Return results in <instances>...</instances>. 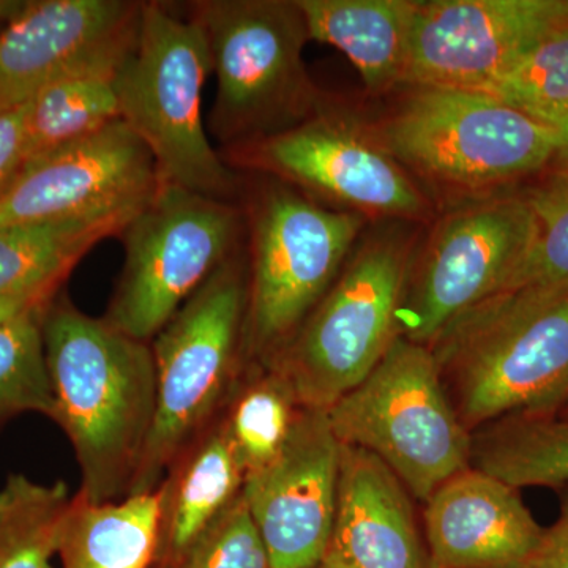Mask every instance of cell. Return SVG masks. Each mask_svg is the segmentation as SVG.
Listing matches in <instances>:
<instances>
[{
  "instance_id": "obj_1",
  "label": "cell",
  "mask_w": 568,
  "mask_h": 568,
  "mask_svg": "<svg viewBox=\"0 0 568 568\" xmlns=\"http://www.w3.org/2000/svg\"><path fill=\"white\" fill-rule=\"evenodd\" d=\"M52 420L69 436L80 463V493L111 503L132 491L156 407L151 343L55 297L43 320Z\"/></svg>"
},
{
  "instance_id": "obj_2",
  "label": "cell",
  "mask_w": 568,
  "mask_h": 568,
  "mask_svg": "<svg viewBox=\"0 0 568 568\" xmlns=\"http://www.w3.org/2000/svg\"><path fill=\"white\" fill-rule=\"evenodd\" d=\"M429 349L470 435L504 417L556 416L568 403V286L491 295Z\"/></svg>"
},
{
  "instance_id": "obj_3",
  "label": "cell",
  "mask_w": 568,
  "mask_h": 568,
  "mask_svg": "<svg viewBox=\"0 0 568 568\" xmlns=\"http://www.w3.org/2000/svg\"><path fill=\"white\" fill-rule=\"evenodd\" d=\"M211 73L203 24L168 3L142 2L136 44L119 74L121 119L151 152L160 182L234 203L241 178L204 126Z\"/></svg>"
},
{
  "instance_id": "obj_4",
  "label": "cell",
  "mask_w": 568,
  "mask_h": 568,
  "mask_svg": "<svg viewBox=\"0 0 568 568\" xmlns=\"http://www.w3.org/2000/svg\"><path fill=\"white\" fill-rule=\"evenodd\" d=\"M369 132L422 181L447 192L487 194L555 162V130L487 92L410 85Z\"/></svg>"
},
{
  "instance_id": "obj_5",
  "label": "cell",
  "mask_w": 568,
  "mask_h": 568,
  "mask_svg": "<svg viewBox=\"0 0 568 568\" xmlns=\"http://www.w3.org/2000/svg\"><path fill=\"white\" fill-rule=\"evenodd\" d=\"M190 11L207 37L216 77L207 125L223 151L294 129L324 106L306 71L297 0H201Z\"/></svg>"
},
{
  "instance_id": "obj_6",
  "label": "cell",
  "mask_w": 568,
  "mask_h": 568,
  "mask_svg": "<svg viewBox=\"0 0 568 568\" xmlns=\"http://www.w3.org/2000/svg\"><path fill=\"white\" fill-rule=\"evenodd\" d=\"M246 304L248 275L237 252L152 339L155 418L130 495L159 488L174 459L233 398L245 354Z\"/></svg>"
},
{
  "instance_id": "obj_7",
  "label": "cell",
  "mask_w": 568,
  "mask_h": 568,
  "mask_svg": "<svg viewBox=\"0 0 568 568\" xmlns=\"http://www.w3.org/2000/svg\"><path fill=\"white\" fill-rule=\"evenodd\" d=\"M264 183L248 203L245 354L268 365L331 290L365 216L324 207L275 179Z\"/></svg>"
},
{
  "instance_id": "obj_8",
  "label": "cell",
  "mask_w": 568,
  "mask_h": 568,
  "mask_svg": "<svg viewBox=\"0 0 568 568\" xmlns=\"http://www.w3.org/2000/svg\"><path fill=\"white\" fill-rule=\"evenodd\" d=\"M414 248L405 234H375L349 254L323 301L267 368L298 406L327 410L368 377L398 338Z\"/></svg>"
},
{
  "instance_id": "obj_9",
  "label": "cell",
  "mask_w": 568,
  "mask_h": 568,
  "mask_svg": "<svg viewBox=\"0 0 568 568\" xmlns=\"http://www.w3.org/2000/svg\"><path fill=\"white\" fill-rule=\"evenodd\" d=\"M327 417L339 444L375 455L424 503L470 466L473 435L448 399L435 355L402 336Z\"/></svg>"
},
{
  "instance_id": "obj_10",
  "label": "cell",
  "mask_w": 568,
  "mask_h": 568,
  "mask_svg": "<svg viewBox=\"0 0 568 568\" xmlns=\"http://www.w3.org/2000/svg\"><path fill=\"white\" fill-rule=\"evenodd\" d=\"M244 212L160 182L121 237V278L104 320L123 334L151 343L223 263L239 252Z\"/></svg>"
},
{
  "instance_id": "obj_11",
  "label": "cell",
  "mask_w": 568,
  "mask_h": 568,
  "mask_svg": "<svg viewBox=\"0 0 568 568\" xmlns=\"http://www.w3.org/2000/svg\"><path fill=\"white\" fill-rule=\"evenodd\" d=\"M536 239L526 196L487 197L448 213L410 267L398 336L432 346L459 316L514 286Z\"/></svg>"
},
{
  "instance_id": "obj_12",
  "label": "cell",
  "mask_w": 568,
  "mask_h": 568,
  "mask_svg": "<svg viewBox=\"0 0 568 568\" xmlns=\"http://www.w3.org/2000/svg\"><path fill=\"white\" fill-rule=\"evenodd\" d=\"M220 153L235 171L263 174L364 216L418 222L432 215L426 194L368 125L325 106L294 129Z\"/></svg>"
},
{
  "instance_id": "obj_13",
  "label": "cell",
  "mask_w": 568,
  "mask_h": 568,
  "mask_svg": "<svg viewBox=\"0 0 568 568\" xmlns=\"http://www.w3.org/2000/svg\"><path fill=\"white\" fill-rule=\"evenodd\" d=\"M564 26L568 0L418 2L407 85L485 92Z\"/></svg>"
},
{
  "instance_id": "obj_14",
  "label": "cell",
  "mask_w": 568,
  "mask_h": 568,
  "mask_svg": "<svg viewBox=\"0 0 568 568\" xmlns=\"http://www.w3.org/2000/svg\"><path fill=\"white\" fill-rule=\"evenodd\" d=\"M159 185L151 152L119 119L26 164L0 196V227L141 211Z\"/></svg>"
},
{
  "instance_id": "obj_15",
  "label": "cell",
  "mask_w": 568,
  "mask_h": 568,
  "mask_svg": "<svg viewBox=\"0 0 568 568\" xmlns=\"http://www.w3.org/2000/svg\"><path fill=\"white\" fill-rule=\"evenodd\" d=\"M339 450L327 410L298 407L278 455L246 474L242 496L271 568H316L334 529Z\"/></svg>"
},
{
  "instance_id": "obj_16",
  "label": "cell",
  "mask_w": 568,
  "mask_h": 568,
  "mask_svg": "<svg viewBox=\"0 0 568 568\" xmlns=\"http://www.w3.org/2000/svg\"><path fill=\"white\" fill-rule=\"evenodd\" d=\"M425 504L433 568H525L544 536L519 489L473 466Z\"/></svg>"
},
{
  "instance_id": "obj_17",
  "label": "cell",
  "mask_w": 568,
  "mask_h": 568,
  "mask_svg": "<svg viewBox=\"0 0 568 568\" xmlns=\"http://www.w3.org/2000/svg\"><path fill=\"white\" fill-rule=\"evenodd\" d=\"M141 2L31 0L0 29V110L31 102L55 78L132 24Z\"/></svg>"
},
{
  "instance_id": "obj_18",
  "label": "cell",
  "mask_w": 568,
  "mask_h": 568,
  "mask_svg": "<svg viewBox=\"0 0 568 568\" xmlns=\"http://www.w3.org/2000/svg\"><path fill=\"white\" fill-rule=\"evenodd\" d=\"M325 568H433L409 491L364 448L339 450L334 529Z\"/></svg>"
},
{
  "instance_id": "obj_19",
  "label": "cell",
  "mask_w": 568,
  "mask_h": 568,
  "mask_svg": "<svg viewBox=\"0 0 568 568\" xmlns=\"http://www.w3.org/2000/svg\"><path fill=\"white\" fill-rule=\"evenodd\" d=\"M138 24L140 14L28 102L26 164L121 119L119 74L136 44Z\"/></svg>"
},
{
  "instance_id": "obj_20",
  "label": "cell",
  "mask_w": 568,
  "mask_h": 568,
  "mask_svg": "<svg viewBox=\"0 0 568 568\" xmlns=\"http://www.w3.org/2000/svg\"><path fill=\"white\" fill-rule=\"evenodd\" d=\"M420 2V0H418ZM416 0H297L310 40L354 63L369 92L407 85Z\"/></svg>"
},
{
  "instance_id": "obj_21",
  "label": "cell",
  "mask_w": 568,
  "mask_h": 568,
  "mask_svg": "<svg viewBox=\"0 0 568 568\" xmlns=\"http://www.w3.org/2000/svg\"><path fill=\"white\" fill-rule=\"evenodd\" d=\"M245 469L223 417L190 444L168 469L160 491L156 558L168 567L242 495Z\"/></svg>"
},
{
  "instance_id": "obj_22",
  "label": "cell",
  "mask_w": 568,
  "mask_h": 568,
  "mask_svg": "<svg viewBox=\"0 0 568 568\" xmlns=\"http://www.w3.org/2000/svg\"><path fill=\"white\" fill-rule=\"evenodd\" d=\"M160 491L91 503L71 499L59 556L63 568H149L159 555Z\"/></svg>"
},
{
  "instance_id": "obj_23",
  "label": "cell",
  "mask_w": 568,
  "mask_h": 568,
  "mask_svg": "<svg viewBox=\"0 0 568 568\" xmlns=\"http://www.w3.org/2000/svg\"><path fill=\"white\" fill-rule=\"evenodd\" d=\"M138 212L0 227V295L61 290L81 257L121 235Z\"/></svg>"
},
{
  "instance_id": "obj_24",
  "label": "cell",
  "mask_w": 568,
  "mask_h": 568,
  "mask_svg": "<svg viewBox=\"0 0 568 568\" xmlns=\"http://www.w3.org/2000/svg\"><path fill=\"white\" fill-rule=\"evenodd\" d=\"M473 435L470 466L510 487H568V418L510 416Z\"/></svg>"
},
{
  "instance_id": "obj_25",
  "label": "cell",
  "mask_w": 568,
  "mask_h": 568,
  "mask_svg": "<svg viewBox=\"0 0 568 568\" xmlns=\"http://www.w3.org/2000/svg\"><path fill=\"white\" fill-rule=\"evenodd\" d=\"M71 499L63 481L7 477L0 487V568H54Z\"/></svg>"
},
{
  "instance_id": "obj_26",
  "label": "cell",
  "mask_w": 568,
  "mask_h": 568,
  "mask_svg": "<svg viewBox=\"0 0 568 568\" xmlns=\"http://www.w3.org/2000/svg\"><path fill=\"white\" fill-rule=\"evenodd\" d=\"M298 407L290 383L267 366L242 390L234 392L223 420L245 476L278 455L293 428Z\"/></svg>"
},
{
  "instance_id": "obj_27",
  "label": "cell",
  "mask_w": 568,
  "mask_h": 568,
  "mask_svg": "<svg viewBox=\"0 0 568 568\" xmlns=\"http://www.w3.org/2000/svg\"><path fill=\"white\" fill-rule=\"evenodd\" d=\"M50 305L36 306L0 325V424L18 414L51 418L54 414L43 338Z\"/></svg>"
},
{
  "instance_id": "obj_28",
  "label": "cell",
  "mask_w": 568,
  "mask_h": 568,
  "mask_svg": "<svg viewBox=\"0 0 568 568\" xmlns=\"http://www.w3.org/2000/svg\"><path fill=\"white\" fill-rule=\"evenodd\" d=\"M485 92L555 130L568 112V26L538 41Z\"/></svg>"
},
{
  "instance_id": "obj_29",
  "label": "cell",
  "mask_w": 568,
  "mask_h": 568,
  "mask_svg": "<svg viewBox=\"0 0 568 568\" xmlns=\"http://www.w3.org/2000/svg\"><path fill=\"white\" fill-rule=\"evenodd\" d=\"M526 197L536 215V245L510 290L568 286V170L549 175Z\"/></svg>"
},
{
  "instance_id": "obj_30",
  "label": "cell",
  "mask_w": 568,
  "mask_h": 568,
  "mask_svg": "<svg viewBox=\"0 0 568 568\" xmlns=\"http://www.w3.org/2000/svg\"><path fill=\"white\" fill-rule=\"evenodd\" d=\"M168 568H271L267 548L239 496Z\"/></svg>"
},
{
  "instance_id": "obj_31",
  "label": "cell",
  "mask_w": 568,
  "mask_h": 568,
  "mask_svg": "<svg viewBox=\"0 0 568 568\" xmlns=\"http://www.w3.org/2000/svg\"><path fill=\"white\" fill-rule=\"evenodd\" d=\"M28 162V103L0 110V196Z\"/></svg>"
},
{
  "instance_id": "obj_32",
  "label": "cell",
  "mask_w": 568,
  "mask_h": 568,
  "mask_svg": "<svg viewBox=\"0 0 568 568\" xmlns=\"http://www.w3.org/2000/svg\"><path fill=\"white\" fill-rule=\"evenodd\" d=\"M525 568H568V487L562 488L559 517L544 536Z\"/></svg>"
},
{
  "instance_id": "obj_33",
  "label": "cell",
  "mask_w": 568,
  "mask_h": 568,
  "mask_svg": "<svg viewBox=\"0 0 568 568\" xmlns=\"http://www.w3.org/2000/svg\"><path fill=\"white\" fill-rule=\"evenodd\" d=\"M61 290L31 291V293L0 295V325L36 306L50 305Z\"/></svg>"
},
{
  "instance_id": "obj_34",
  "label": "cell",
  "mask_w": 568,
  "mask_h": 568,
  "mask_svg": "<svg viewBox=\"0 0 568 568\" xmlns=\"http://www.w3.org/2000/svg\"><path fill=\"white\" fill-rule=\"evenodd\" d=\"M556 133V156L555 162L559 163V170H568V112L555 126Z\"/></svg>"
},
{
  "instance_id": "obj_35",
  "label": "cell",
  "mask_w": 568,
  "mask_h": 568,
  "mask_svg": "<svg viewBox=\"0 0 568 568\" xmlns=\"http://www.w3.org/2000/svg\"><path fill=\"white\" fill-rule=\"evenodd\" d=\"M29 3L31 0H0V29L17 20L28 9Z\"/></svg>"
},
{
  "instance_id": "obj_36",
  "label": "cell",
  "mask_w": 568,
  "mask_h": 568,
  "mask_svg": "<svg viewBox=\"0 0 568 568\" xmlns=\"http://www.w3.org/2000/svg\"><path fill=\"white\" fill-rule=\"evenodd\" d=\"M559 417H562V418H568V403L566 405V407H564L562 410H560V413L558 414Z\"/></svg>"
},
{
  "instance_id": "obj_37",
  "label": "cell",
  "mask_w": 568,
  "mask_h": 568,
  "mask_svg": "<svg viewBox=\"0 0 568 568\" xmlns=\"http://www.w3.org/2000/svg\"><path fill=\"white\" fill-rule=\"evenodd\" d=\"M316 568H325L324 566H320V567H316Z\"/></svg>"
}]
</instances>
